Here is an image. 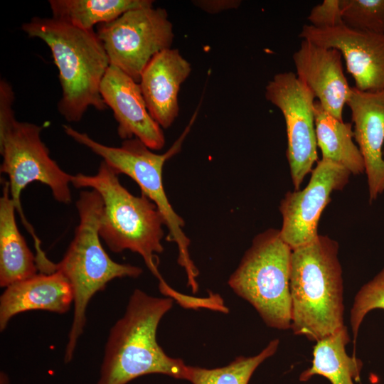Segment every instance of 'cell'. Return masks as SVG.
<instances>
[{
  "label": "cell",
  "instance_id": "5bb4252c",
  "mask_svg": "<svg viewBox=\"0 0 384 384\" xmlns=\"http://www.w3.org/2000/svg\"><path fill=\"white\" fill-rule=\"evenodd\" d=\"M293 60L298 79L328 113L343 121V107L352 87L343 73L340 51L302 40Z\"/></svg>",
  "mask_w": 384,
  "mask_h": 384
},
{
  "label": "cell",
  "instance_id": "7402d4cb",
  "mask_svg": "<svg viewBox=\"0 0 384 384\" xmlns=\"http://www.w3.org/2000/svg\"><path fill=\"white\" fill-rule=\"evenodd\" d=\"M279 339L271 341L254 356H239L228 365L215 368L191 366L190 381L192 384H248L257 368L277 351Z\"/></svg>",
  "mask_w": 384,
  "mask_h": 384
},
{
  "label": "cell",
  "instance_id": "7c38bea8",
  "mask_svg": "<svg viewBox=\"0 0 384 384\" xmlns=\"http://www.w3.org/2000/svg\"><path fill=\"white\" fill-rule=\"evenodd\" d=\"M299 37L339 50L358 90L384 91V34L361 31L344 24L324 29L304 25Z\"/></svg>",
  "mask_w": 384,
  "mask_h": 384
},
{
  "label": "cell",
  "instance_id": "44dd1931",
  "mask_svg": "<svg viewBox=\"0 0 384 384\" xmlns=\"http://www.w3.org/2000/svg\"><path fill=\"white\" fill-rule=\"evenodd\" d=\"M52 17L83 30H93L124 13L152 7L151 0H49Z\"/></svg>",
  "mask_w": 384,
  "mask_h": 384
},
{
  "label": "cell",
  "instance_id": "3957f363",
  "mask_svg": "<svg viewBox=\"0 0 384 384\" xmlns=\"http://www.w3.org/2000/svg\"><path fill=\"white\" fill-rule=\"evenodd\" d=\"M21 29L44 41L51 51L62 88L58 110L67 122H80L90 107L99 111L107 107L100 85L110 63L94 30L38 16L23 23Z\"/></svg>",
  "mask_w": 384,
  "mask_h": 384
},
{
  "label": "cell",
  "instance_id": "ba28073f",
  "mask_svg": "<svg viewBox=\"0 0 384 384\" xmlns=\"http://www.w3.org/2000/svg\"><path fill=\"white\" fill-rule=\"evenodd\" d=\"M43 127L16 118L0 123L1 173L8 176L10 197L21 222L34 242L36 253L43 250L41 240L23 213L21 195L31 183L40 182L50 188L53 198L60 203L72 201L70 184L72 175L63 171L50 156L41 138Z\"/></svg>",
  "mask_w": 384,
  "mask_h": 384
},
{
  "label": "cell",
  "instance_id": "484cf974",
  "mask_svg": "<svg viewBox=\"0 0 384 384\" xmlns=\"http://www.w3.org/2000/svg\"><path fill=\"white\" fill-rule=\"evenodd\" d=\"M242 1L240 0H195L192 4L198 9L210 14H215L224 11L238 9Z\"/></svg>",
  "mask_w": 384,
  "mask_h": 384
},
{
  "label": "cell",
  "instance_id": "e0dca14e",
  "mask_svg": "<svg viewBox=\"0 0 384 384\" xmlns=\"http://www.w3.org/2000/svg\"><path fill=\"white\" fill-rule=\"evenodd\" d=\"M73 302L71 286L60 272L38 273L6 287L0 297V330L18 314L36 309L64 314Z\"/></svg>",
  "mask_w": 384,
  "mask_h": 384
},
{
  "label": "cell",
  "instance_id": "d6986e66",
  "mask_svg": "<svg viewBox=\"0 0 384 384\" xmlns=\"http://www.w3.org/2000/svg\"><path fill=\"white\" fill-rule=\"evenodd\" d=\"M349 341L346 326L316 341L311 367L301 373L300 381H307L315 375L325 377L331 384H354V380L359 381L363 363L356 356L347 354L346 346Z\"/></svg>",
  "mask_w": 384,
  "mask_h": 384
},
{
  "label": "cell",
  "instance_id": "cb8c5ba5",
  "mask_svg": "<svg viewBox=\"0 0 384 384\" xmlns=\"http://www.w3.org/2000/svg\"><path fill=\"white\" fill-rule=\"evenodd\" d=\"M384 309V268L356 294L351 311L354 347L359 327L366 315L373 309Z\"/></svg>",
  "mask_w": 384,
  "mask_h": 384
},
{
  "label": "cell",
  "instance_id": "5b68a950",
  "mask_svg": "<svg viewBox=\"0 0 384 384\" xmlns=\"http://www.w3.org/2000/svg\"><path fill=\"white\" fill-rule=\"evenodd\" d=\"M79 224L56 271L68 280L73 292L74 315L65 350V363L73 359L86 323V309L91 298L116 278H137L142 268L112 260L103 248L99 234L103 201L95 190L82 191L75 203Z\"/></svg>",
  "mask_w": 384,
  "mask_h": 384
},
{
  "label": "cell",
  "instance_id": "277c9868",
  "mask_svg": "<svg viewBox=\"0 0 384 384\" xmlns=\"http://www.w3.org/2000/svg\"><path fill=\"white\" fill-rule=\"evenodd\" d=\"M338 250L336 241L319 235L292 250L289 288L294 334L318 341L345 326Z\"/></svg>",
  "mask_w": 384,
  "mask_h": 384
},
{
  "label": "cell",
  "instance_id": "8fae6325",
  "mask_svg": "<svg viewBox=\"0 0 384 384\" xmlns=\"http://www.w3.org/2000/svg\"><path fill=\"white\" fill-rule=\"evenodd\" d=\"M351 172L343 166L321 159L311 171L308 185L301 191L287 192L282 200L280 235L292 249L307 245L319 235L320 216L334 191L341 190Z\"/></svg>",
  "mask_w": 384,
  "mask_h": 384
},
{
  "label": "cell",
  "instance_id": "4316f807",
  "mask_svg": "<svg viewBox=\"0 0 384 384\" xmlns=\"http://www.w3.org/2000/svg\"><path fill=\"white\" fill-rule=\"evenodd\" d=\"M383 155H384V148H383Z\"/></svg>",
  "mask_w": 384,
  "mask_h": 384
},
{
  "label": "cell",
  "instance_id": "6da1fadb",
  "mask_svg": "<svg viewBox=\"0 0 384 384\" xmlns=\"http://www.w3.org/2000/svg\"><path fill=\"white\" fill-rule=\"evenodd\" d=\"M118 174L104 161L94 175H72L71 184L77 188L96 191L103 201L99 234L111 251L126 250L141 255L149 270L159 280L161 294L181 306L188 304L191 297L171 287L158 269L156 254L163 252L164 218L156 206L141 193L132 194L120 183Z\"/></svg>",
  "mask_w": 384,
  "mask_h": 384
},
{
  "label": "cell",
  "instance_id": "52a82bcc",
  "mask_svg": "<svg viewBox=\"0 0 384 384\" xmlns=\"http://www.w3.org/2000/svg\"><path fill=\"white\" fill-rule=\"evenodd\" d=\"M292 253L279 230H267L255 236L228 282L267 326L277 329L291 328Z\"/></svg>",
  "mask_w": 384,
  "mask_h": 384
},
{
  "label": "cell",
  "instance_id": "7a4b0ae2",
  "mask_svg": "<svg viewBox=\"0 0 384 384\" xmlns=\"http://www.w3.org/2000/svg\"><path fill=\"white\" fill-rule=\"evenodd\" d=\"M174 301L134 290L123 316L110 331L97 384H127L151 373L189 380L191 366L169 356L156 340L159 322Z\"/></svg>",
  "mask_w": 384,
  "mask_h": 384
},
{
  "label": "cell",
  "instance_id": "4fadbf2b",
  "mask_svg": "<svg viewBox=\"0 0 384 384\" xmlns=\"http://www.w3.org/2000/svg\"><path fill=\"white\" fill-rule=\"evenodd\" d=\"M100 93L113 112L122 139L137 138L154 151L164 146V132L149 114L139 82L110 65L102 80Z\"/></svg>",
  "mask_w": 384,
  "mask_h": 384
},
{
  "label": "cell",
  "instance_id": "9a60e30c",
  "mask_svg": "<svg viewBox=\"0 0 384 384\" xmlns=\"http://www.w3.org/2000/svg\"><path fill=\"white\" fill-rule=\"evenodd\" d=\"M346 105L354 124L353 137L365 164L370 201L384 191V91L351 88Z\"/></svg>",
  "mask_w": 384,
  "mask_h": 384
},
{
  "label": "cell",
  "instance_id": "603a6c76",
  "mask_svg": "<svg viewBox=\"0 0 384 384\" xmlns=\"http://www.w3.org/2000/svg\"><path fill=\"white\" fill-rule=\"evenodd\" d=\"M346 26L368 33L384 34V0H341Z\"/></svg>",
  "mask_w": 384,
  "mask_h": 384
},
{
  "label": "cell",
  "instance_id": "30bf717a",
  "mask_svg": "<svg viewBox=\"0 0 384 384\" xmlns=\"http://www.w3.org/2000/svg\"><path fill=\"white\" fill-rule=\"evenodd\" d=\"M265 96L283 114L287 137V156L297 191L317 160L315 97L291 71L276 74L267 84Z\"/></svg>",
  "mask_w": 384,
  "mask_h": 384
},
{
  "label": "cell",
  "instance_id": "d4e9b609",
  "mask_svg": "<svg viewBox=\"0 0 384 384\" xmlns=\"http://www.w3.org/2000/svg\"><path fill=\"white\" fill-rule=\"evenodd\" d=\"M308 20L311 26L319 29L344 24L341 0H324L311 9Z\"/></svg>",
  "mask_w": 384,
  "mask_h": 384
},
{
  "label": "cell",
  "instance_id": "8992f818",
  "mask_svg": "<svg viewBox=\"0 0 384 384\" xmlns=\"http://www.w3.org/2000/svg\"><path fill=\"white\" fill-rule=\"evenodd\" d=\"M198 110L181 136L164 154H156L137 138L123 140L120 146H110L92 139L69 125H63L65 133L74 141L100 156L118 175L129 176L139 186L141 193L150 199L161 213L169 234L166 240L174 242L178 250V262L186 271L193 293L198 290V270L188 252L189 239L183 231V219L174 210L166 195L162 178L163 167L166 161L180 152L183 142L196 118Z\"/></svg>",
  "mask_w": 384,
  "mask_h": 384
},
{
  "label": "cell",
  "instance_id": "ffe728a7",
  "mask_svg": "<svg viewBox=\"0 0 384 384\" xmlns=\"http://www.w3.org/2000/svg\"><path fill=\"white\" fill-rule=\"evenodd\" d=\"M314 123L317 146L323 159L338 164L354 175L365 172L363 156L353 140L351 123L334 117L316 101Z\"/></svg>",
  "mask_w": 384,
  "mask_h": 384
},
{
  "label": "cell",
  "instance_id": "2e32d148",
  "mask_svg": "<svg viewBox=\"0 0 384 384\" xmlns=\"http://www.w3.org/2000/svg\"><path fill=\"white\" fill-rule=\"evenodd\" d=\"M191 73V63L171 48L157 53L143 70L139 82L142 93L149 114L161 128H169L178 117V92Z\"/></svg>",
  "mask_w": 384,
  "mask_h": 384
},
{
  "label": "cell",
  "instance_id": "ac0fdd59",
  "mask_svg": "<svg viewBox=\"0 0 384 384\" xmlns=\"http://www.w3.org/2000/svg\"><path fill=\"white\" fill-rule=\"evenodd\" d=\"M0 198V286L7 287L38 274L36 257L18 230L9 183L1 178Z\"/></svg>",
  "mask_w": 384,
  "mask_h": 384
},
{
  "label": "cell",
  "instance_id": "9c48e42d",
  "mask_svg": "<svg viewBox=\"0 0 384 384\" xmlns=\"http://www.w3.org/2000/svg\"><path fill=\"white\" fill-rule=\"evenodd\" d=\"M96 33L110 65L137 82L149 61L171 48L174 38L166 10L154 6L128 11L112 21L98 25Z\"/></svg>",
  "mask_w": 384,
  "mask_h": 384
}]
</instances>
